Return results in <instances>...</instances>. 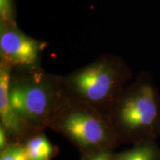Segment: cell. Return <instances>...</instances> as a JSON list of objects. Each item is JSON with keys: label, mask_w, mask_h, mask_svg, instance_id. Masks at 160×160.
Here are the masks:
<instances>
[{"label": "cell", "mask_w": 160, "mask_h": 160, "mask_svg": "<svg viewBox=\"0 0 160 160\" xmlns=\"http://www.w3.org/2000/svg\"><path fill=\"white\" fill-rule=\"evenodd\" d=\"M65 97L62 75L49 73L42 66L12 70L10 102L25 128L51 122Z\"/></svg>", "instance_id": "6da1fadb"}, {"label": "cell", "mask_w": 160, "mask_h": 160, "mask_svg": "<svg viewBox=\"0 0 160 160\" xmlns=\"http://www.w3.org/2000/svg\"><path fill=\"white\" fill-rule=\"evenodd\" d=\"M132 77L133 72L122 57L105 53L62 75V83L66 97L95 108L111 106Z\"/></svg>", "instance_id": "7a4b0ae2"}, {"label": "cell", "mask_w": 160, "mask_h": 160, "mask_svg": "<svg viewBox=\"0 0 160 160\" xmlns=\"http://www.w3.org/2000/svg\"><path fill=\"white\" fill-rule=\"evenodd\" d=\"M112 119L128 132L147 131L159 117L158 92L153 76L142 71L124 88L112 104Z\"/></svg>", "instance_id": "3957f363"}, {"label": "cell", "mask_w": 160, "mask_h": 160, "mask_svg": "<svg viewBox=\"0 0 160 160\" xmlns=\"http://www.w3.org/2000/svg\"><path fill=\"white\" fill-rule=\"evenodd\" d=\"M51 122L82 145H96L109 136L105 117L87 104L65 97Z\"/></svg>", "instance_id": "277c9868"}, {"label": "cell", "mask_w": 160, "mask_h": 160, "mask_svg": "<svg viewBox=\"0 0 160 160\" xmlns=\"http://www.w3.org/2000/svg\"><path fill=\"white\" fill-rule=\"evenodd\" d=\"M48 43L32 38L19 29L17 23L0 22V61L13 69L41 66Z\"/></svg>", "instance_id": "5b68a950"}, {"label": "cell", "mask_w": 160, "mask_h": 160, "mask_svg": "<svg viewBox=\"0 0 160 160\" xmlns=\"http://www.w3.org/2000/svg\"><path fill=\"white\" fill-rule=\"evenodd\" d=\"M13 68L0 61V118L1 125L6 132L19 134L25 131V125L12 108L9 98V82Z\"/></svg>", "instance_id": "8992f818"}, {"label": "cell", "mask_w": 160, "mask_h": 160, "mask_svg": "<svg viewBox=\"0 0 160 160\" xmlns=\"http://www.w3.org/2000/svg\"><path fill=\"white\" fill-rule=\"evenodd\" d=\"M25 149L29 160H48L52 153L51 143L42 135L31 138L26 144Z\"/></svg>", "instance_id": "52a82bcc"}, {"label": "cell", "mask_w": 160, "mask_h": 160, "mask_svg": "<svg viewBox=\"0 0 160 160\" xmlns=\"http://www.w3.org/2000/svg\"><path fill=\"white\" fill-rule=\"evenodd\" d=\"M0 22L17 23L14 0H0Z\"/></svg>", "instance_id": "ba28073f"}, {"label": "cell", "mask_w": 160, "mask_h": 160, "mask_svg": "<svg viewBox=\"0 0 160 160\" xmlns=\"http://www.w3.org/2000/svg\"><path fill=\"white\" fill-rule=\"evenodd\" d=\"M119 160H153V152L148 145H144L125 153Z\"/></svg>", "instance_id": "9c48e42d"}, {"label": "cell", "mask_w": 160, "mask_h": 160, "mask_svg": "<svg viewBox=\"0 0 160 160\" xmlns=\"http://www.w3.org/2000/svg\"><path fill=\"white\" fill-rule=\"evenodd\" d=\"M0 160H29L25 148L13 145L5 149L1 154Z\"/></svg>", "instance_id": "30bf717a"}, {"label": "cell", "mask_w": 160, "mask_h": 160, "mask_svg": "<svg viewBox=\"0 0 160 160\" xmlns=\"http://www.w3.org/2000/svg\"><path fill=\"white\" fill-rule=\"evenodd\" d=\"M6 145V131L2 126L0 128V146L1 148H4Z\"/></svg>", "instance_id": "8fae6325"}, {"label": "cell", "mask_w": 160, "mask_h": 160, "mask_svg": "<svg viewBox=\"0 0 160 160\" xmlns=\"http://www.w3.org/2000/svg\"><path fill=\"white\" fill-rule=\"evenodd\" d=\"M91 160H110L108 157L105 154H102L99 156H97L95 158H93V159Z\"/></svg>", "instance_id": "7c38bea8"}]
</instances>
